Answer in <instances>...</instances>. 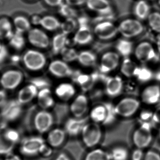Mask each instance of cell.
<instances>
[{"label": "cell", "instance_id": "20", "mask_svg": "<svg viewBox=\"0 0 160 160\" xmlns=\"http://www.w3.org/2000/svg\"><path fill=\"white\" fill-rule=\"evenodd\" d=\"M36 99L38 105L41 110H49L55 104V100L50 88L39 90Z\"/></svg>", "mask_w": 160, "mask_h": 160}, {"label": "cell", "instance_id": "50", "mask_svg": "<svg viewBox=\"0 0 160 160\" xmlns=\"http://www.w3.org/2000/svg\"><path fill=\"white\" fill-rule=\"evenodd\" d=\"M8 55V51L4 45L2 44L0 48V64L5 60Z\"/></svg>", "mask_w": 160, "mask_h": 160}, {"label": "cell", "instance_id": "3", "mask_svg": "<svg viewBox=\"0 0 160 160\" xmlns=\"http://www.w3.org/2000/svg\"><path fill=\"white\" fill-rule=\"evenodd\" d=\"M46 143V141L38 135L27 136L20 142V153L27 157H36L40 155L42 147Z\"/></svg>", "mask_w": 160, "mask_h": 160}, {"label": "cell", "instance_id": "62", "mask_svg": "<svg viewBox=\"0 0 160 160\" xmlns=\"http://www.w3.org/2000/svg\"><path fill=\"white\" fill-rule=\"evenodd\" d=\"M0 119H1V116H0Z\"/></svg>", "mask_w": 160, "mask_h": 160}, {"label": "cell", "instance_id": "33", "mask_svg": "<svg viewBox=\"0 0 160 160\" xmlns=\"http://www.w3.org/2000/svg\"><path fill=\"white\" fill-rule=\"evenodd\" d=\"M14 32L11 22L6 18L0 19V39H8Z\"/></svg>", "mask_w": 160, "mask_h": 160}, {"label": "cell", "instance_id": "7", "mask_svg": "<svg viewBox=\"0 0 160 160\" xmlns=\"http://www.w3.org/2000/svg\"><path fill=\"white\" fill-rule=\"evenodd\" d=\"M54 123V117L48 110H41L34 116L33 124L35 130L39 134L48 133Z\"/></svg>", "mask_w": 160, "mask_h": 160}, {"label": "cell", "instance_id": "47", "mask_svg": "<svg viewBox=\"0 0 160 160\" xmlns=\"http://www.w3.org/2000/svg\"><path fill=\"white\" fill-rule=\"evenodd\" d=\"M78 27L80 26H89V20L88 17L85 16H81L77 18Z\"/></svg>", "mask_w": 160, "mask_h": 160}, {"label": "cell", "instance_id": "16", "mask_svg": "<svg viewBox=\"0 0 160 160\" xmlns=\"http://www.w3.org/2000/svg\"><path fill=\"white\" fill-rule=\"evenodd\" d=\"M88 108V99L84 94L78 95L70 104L69 107L70 112L73 116L76 117H84Z\"/></svg>", "mask_w": 160, "mask_h": 160}, {"label": "cell", "instance_id": "54", "mask_svg": "<svg viewBox=\"0 0 160 160\" xmlns=\"http://www.w3.org/2000/svg\"><path fill=\"white\" fill-rule=\"evenodd\" d=\"M153 119L155 123H160V108L153 113Z\"/></svg>", "mask_w": 160, "mask_h": 160}, {"label": "cell", "instance_id": "52", "mask_svg": "<svg viewBox=\"0 0 160 160\" xmlns=\"http://www.w3.org/2000/svg\"><path fill=\"white\" fill-rule=\"evenodd\" d=\"M45 3L49 6L59 7L63 3L64 0H44Z\"/></svg>", "mask_w": 160, "mask_h": 160}, {"label": "cell", "instance_id": "41", "mask_svg": "<svg viewBox=\"0 0 160 160\" xmlns=\"http://www.w3.org/2000/svg\"><path fill=\"white\" fill-rule=\"evenodd\" d=\"M134 76H136L139 80L142 82L148 81L152 78L151 70L146 68H136L134 71Z\"/></svg>", "mask_w": 160, "mask_h": 160}, {"label": "cell", "instance_id": "36", "mask_svg": "<svg viewBox=\"0 0 160 160\" xmlns=\"http://www.w3.org/2000/svg\"><path fill=\"white\" fill-rule=\"evenodd\" d=\"M8 40L10 46L16 50L21 49L25 44V39L23 34L16 31L14 32Z\"/></svg>", "mask_w": 160, "mask_h": 160}, {"label": "cell", "instance_id": "24", "mask_svg": "<svg viewBox=\"0 0 160 160\" xmlns=\"http://www.w3.org/2000/svg\"><path fill=\"white\" fill-rule=\"evenodd\" d=\"M135 55L140 61H147L154 58L156 54L152 45L148 42H145L136 47Z\"/></svg>", "mask_w": 160, "mask_h": 160}, {"label": "cell", "instance_id": "28", "mask_svg": "<svg viewBox=\"0 0 160 160\" xmlns=\"http://www.w3.org/2000/svg\"><path fill=\"white\" fill-rule=\"evenodd\" d=\"M97 56L94 52L83 50L79 53L78 61L80 65L86 67H92L97 64Z\"/></svg>", "mask_w": 160, "mask_h": 160}, {"label": "cell", "instance_id": "59", "mask_svg": "<svg viewBox=\"0 0 160 160\" xmlns=\"http://www.w3.org/2000/svg\"><path fill=\"white\" fill-rule=\"evenodd\" d=\"M2 44H1V43H0V48H1V46H2Z\"/></svg>", "mask_w": 160, "mask_h": 160}, {"label": "cell", "instance_id": "58", "mask_svg": "<svg viewBox=\"0 0 160 160\" xmlns=\"http://www.w3.org/2000/svg\"><path fill=\"white\" fill-rule=\"evenodd\" d=\"M158 49L160 53V37L159 38L158 40Z\"/></svg>", "mask_w": 160, "mask_h": 160}, {"label": "cell", "instance_id": "29", "mask_svg": "<svg viewBox=\"0 0 160 160\" xmlns=\"http://www.w3.org/2000/svg\"><path fill=\"white\" fill-rule=\"evenodd\" d=\"M116 49L119 55L124 58H128L132 51V43L127 39H121L118 40L115 45Z\"/></svg>", "mask_w": 160, "mask_h": 160}, {"label": "cell", "instance_id": "42", "mask_svg": "<svg viewBox=\"0 0 160 160\" xmlns=\"http://www.w3.org/2000/svg\"><path fill=\"white\" fill-rule=\"evenodd\" d=\"M31 84L36 86L38 91L44 88H50L51 85L49 80L45 77L34 78L31 80Z\"/></svg>", "mask_w": 160, "mask_h": 160}, {"label": "cell", "instance_id": "63", "mask_svg": "<svg viewBox=\"0 0 160 160\" xmlns=\"http://www.w3.org/2000/svg\"><path fill=\"white\" fill-rule=\"evenodd\" d=\"M30 1H32V0H30Z\"/></svg>", "mask_w": 160, "mask_h": 160}, {"label": "cell", "instance_id": "49", "mask_svg": "<svg viewBox=\"0 0 160 160\" xmlns=\"http://www.w3.org/2000/svg\"><path fill=\"white\" fill-rule=\"evenodd\" d=\"M8 101L7 94L5 91L0 90V109L4 106Z\"/></svg>", "mask_w": 160, "mask_h": 160}, {"label": "cell", "instance_id": "21", "mask_svg": "<svg viewBox=\"0 0 160 160\" xmlns=\"http://www.w3.org/2000/svg\"><path fill=\"white\" fill-rule=\"evenodd\" d=\"M67 135L64 129L59 128L52 129L48 133L47 143L52 148L60 147L64 142Z\"/></svg>", "mask_w": 160, "mask_h": 160}, {"label": "cell", "instance_id": "56", "mask_svg": "<svg viewBox=\"0 0 160 160\" xmlns=\"http://www.w3.org/2000/svg\"><path fill=\"white\" fill-rule=\"evenodd\" d=\"M41 18L37 16L33 17L32 19V23L34 24H40V20H41Z\"/></svg>", "mask_w": 160, "mask_h": 160}, {"label": "cell", "instance_id": "61", "mask_svg": "<svg viewBox=\"0 0 160 160\" xmlns=\"http://www.w3.org/2000/svg\"><path fill=\"white\" fill-rule=\"evenodd\" d=\"M159 136H160V130L159 131Z\"/></svg>", "mask_w": 160, "mask_h": 160}, {"label": "cell", "instance_id": "18", "mask_svg": "<svg viewBox=\"0 0 160 160\" xmlns=\"http://www.w3.org/2000/svg\"><path fill=\"white\" fill-rule=\"evenodd\" d=\"M87 123L86 118L73 116L67 120L64 129L67 135L71 137H76L81 135L84 127Z\"/></svg>", "mask_w": 160, "mask_h": 160}, {"label": "cell", "instance_id": "46", "mask_svg": "<svg viewBox=\"0 0 160 160\" xmlns=\"http://www.w3.org/2000/svg\"><path fill=\"white\" fill-rule=\"evenodd\" d=\"M143 157V153L142 149L137 148L132 154V160H142Z\"/></svg>", "mask_w": 160, "mask_h": 160}, {"label": "cell", "instance_id": "10", "mask_svg": "<svg viewBox=\"0 0 160 160\" xmlns=\"http://www.w3.org/2000/svg\"><path fill=\"white\" fill-rule=\"evenodd\" d=\"M22 79L23 75L21 71L10 70L3 73L0 79V83L4 89L14 90L19 86Z\"/></svg>", "mask_w": 160, "mask_h": 160}, {"label": "cell", "instance_id": "9", "mask_svg": "<svg viewBox=\"0 0 160 160\" xmlns=\"http://www.w3.org/2000/svg\"><path fill=\"white\" fill-rule=\"evenodd\" d=\"M118 33L125 38L134 37L141 34L143 27L142 24L137 20L128 19L119 23L118 27Z\"/></svg>", "mask_w": 160, "mask_h": 160}, {"label": "cell", "instance_id": "22", "mask_svg": "<svg viewBox=\"0 0 160 160\" xmlns=\"http://www.w3.org/2000/svg\"><path fill=\"white\" fill-rule=\"evenodd\" d=\"M86 5L88 9L98 14L113 12L112 7L108 0H87Z\"/></svg>", "mask_w": 160, "mask_h": 160}, {"label": "cell", "instance_id": "11", "mask_svg": "<svg viewBox=\"0 0 160 160\" xmlns=\"http://www.w3.org/2000/svg\"><path fill=\"white\" fill-rule=\"evenodd\" d=\"M94 33L99 39L108 40L115 37L118 32V27L113 22H103L96 23Z\"/></svg>", "mask_w": 160, "mask_h": 160}, {"label": "cell", "instance_id": "23", "mask_svg": "<svg viewBox=\"0 0 160 160\" xmlns=\"http://www.w3.org/2000/svg\"><path fill=\"white\" fill-rule=\"evenodd\" d=\"M93 35L89 26H80L73 38L74 43L84 46L92 42Z\"/></svg>", "mask_w": 160, "mask_h": 160}, {"label": "cell", "instance_id": "26", "mask_svg": "<svg viewBox=\"0 0 160 160\" xmlns=\"http://www.w3.org/2000/svg\"><path fill=\"white\" fill-rule=\"evenodd\" d=\"M142 100L148 105H154L159 101L160 88L158 85H151L147 87L142 93Z\"/></svg>", "mask_w": 160, "mask_h": 160}, {"label": "cell", "instance_id": "25", "mask_svg": "<svg viewBox=\"0 0 160 160\" xmlns=\"http://www.w3.org/2000/svg\"><path fill=\"white\" fill-rule=\"evenodd\" d=\"M76 90L73 85L63 83L57 86L55 90L56 96L64 101H67L73 98L76 95Z\"/></svg>", "mask_w": 160, "mask_h": 160}, {"label": "cell", "instance_id": "1", "mask_svg": "<svg viewBox=\"0 0 160 160\" xmlns=\"http://www.w3.org/2000/svg\"><path fill=\"white\" fill-rule=\"evenodd\" d=\"M89 117L92 122L109 126L115 122L118 116L115 105L110 102H102L97 104L91 109Z\"/></svg>", "mask_w": 160, "mask_h": 160}, {"label": "cell", "instance_id": "39", "mask_svg": "<svg viewBox=\"0 0 160 160\" xmlns=\"http://www.w3.org/2000/svg\"><path fill=\"white\" fill-rule=\"evenodd\" d=\"M111 160H128L129 153L127 148L123 147H116L110 152Z\"/></svg>", "mask_w": 160, "mask_h": 160}, {"label": "cell", "instance_id": "51", "mask_svg": "<svg viewBox=\"0 0 160 160\" xmlns=\"http://www.w3.org/2000/svg\"><path fill=\"white\" fill-rule=\"evenodd\" d=\"M66 3L72 6H81L86 3L87 0H65Z\"/></svg>", "mask_w": 160, "mask_h": 160}, {"label": "cell", "instance_id": "14", "mask_svg": "<svg viewBox=\"0 0 160 160\" xmlns=\"http://www.w3.org/2000/svg\"><path fill=\"white\" fill-rule=\"evenodd\" d=\"M104 92L108 96L115 98L121 95L124 89V83L119 76H108L104 82Z\"/></svg>", "mask_w": 160, "mask_h": 160}, {"label": "cell", "instance_id": "35", "mask_svg": "<svg viewBox=\"0 0 160 160\" xmlns=\"http://www.w3.org/2000/svg\"><path fill=\"white\" fill-rule=\"evenodd\" d=\"M134 13L140 19H144L148 16L149 7L148 4L144 0L139 1L134 7Z\"/></svg>", "mask_w": 160, "mask_h": 160}, {"label": "cell", "instance_id": "57", "mask_svg": "<svg viewBox=\"0 0 160 160\" xmlns=\"http://www.w3.org/2000/svg\"><path fill=\"white\" fill-rule=\"evenodd\" d=\"M156 79L158 80L159 81H160V71L157 72V73L156 74Z\"/></svg>", "mask_w": 160, "mask_h": 160}, {"label": "cell", "instance_id": "32", "mask_svg": "<svg viewBox=\"0 0 160 160\" xmlns=\"http://www.w3.org/2000/svg\"><path fill=\"white\" fill-rule=\"evenodd\" d=\"M84 160H111L110 152L101 148H95L89 151Z\"/></svg>", "mask_w": 160, "mask_h": 160}, {"label": "cell", "instance_id": "37", "mask_svg": "<svg viewBox=\"0 0 160 160\" xmlns=\"http://www.w3.org/2000/svg\"><path fill=\"white\" fill-rule=\"evenodd\" d=\"M59 12L61 16L65 18H76L78 17V11L74 7L67 3H63L59 7Z\"/></svg>", "mask_w": 160, "mask_h": 160}, {"label": "cell", "instance_id": "53", "mask_svg": "<svg viewBox=\"0 0 160 160\" xmlns=\"http://www.w3.org/2000/svg\"><path fill=\"white\" fill-rule=\"evenodd\" d=\"M3 160H23L21 156L12 152L4 157Z\"/></svg>", "mask_w": 160, "mask_h": 160}, {"label": "cell", "instance_id": "12", "mask_svg": "<svg viewBox=\"0 0 160 160\" xmlns=\"http://www.w3.org/2000/svg\"><path fill=\"white\" fill-rule=\"evenodd\" d=\"M119 63V55L118 53L107 52L102 56L99 70L103 74H108L118 67Z\"/></svg>", "mask_w": 160, "mask_h": 160}, {"label": "cell", "instance_id": "27", "mask_svg": "<svg viewBox=\"0 0 160 160\" xmlns=\"http://www.w3.org/2000/svg\"><path fill=\"white\" fill-rule=\"evenodd\" d=\"M51 43L52 53L55 55L59 54L68 43V36L62 33L57 34L54 36Z\"/></svg>", "mask_w": 160, "mask_h": 160}, {"label": "cell", "instance_id": "5", "mask_svg": "<svg viewBox=\"0 0 160 160\" xmlns=\"http://www.w3.org/2000/svg\"><path fill=\"white\" fill-rule=\"evenodd\" d=\"M22 59L25 67L31 71L41 70L47 64L46 55L36 50H28L24 53Z\"/></svg>", "mask_w": 160, "mask_h": 160}, {"label": "cell", "instance_id": "34", "mask_svg": "<svg viewBox=\"0 0 160 160\" xmlns=\"http://www.w3.org/2000/svg\"><path fill=\"white\" fill-rule=\"evenodd\" d=\"M78 28V24L77 18H66V19L61 23V28L62 33L66 35L70 34Z\"/></svg>", "mask_w": 160, "mask_h": 160}, {"label": "cell", "instance_id": "17", "mask_svg": "<svg viewBox=\"0 0 160 160\" xmlns=\"http://www.w3.org/2000/svg\"><path fill=\"white\" fill-rule=\"evenodd\" d=\"M48 70L52 75L58 78L70 77L73 71L68 63L62 60L52 62L49 65Z\"/></svg>", "mask_w": 160, "mask_h": 160}, {"label": "cell", "instance_id": "43", "mask_svg": "<svg viewBox=\"0 0 160 160\" xmlns=\"http://www.w3.org/2000/svg\"><path fill=\"white\" fill-rule=\"evenodd\" d=\"M148 22L150 27L156 32H160V14L154 12L150 14L148 17Z\"/></svg>", "mask_w": 160, "mask_h": 160}, {"label": "cell", "instance_id": "6", "mask_svg": "<svg viewBox=\"0 0 160 160\" xmlns=\"http://www.w3.org/2000/svg\"><path fill=\"white\" fill-rule=\"evenodd\" d=\"M0 110L1 119L5 123H13L20 118L23 112V105L17 99L8 100Z\"/></svg>", "mask_w": 160, "mask_h": 160}, {"label": "cell", "instance_id": "2", "mask_svg": "<svg viewBox=\"0 0 160 160\" xmlns=\"http://www.w3.org/2000/svg\"><path fill=\"white\" fill-rule=\"evenodd\" d=\"M19 132L6 124L0 125V156L5 157L13 152L21 142Z\"/></svg>", "mask_w": 160, "mask_h": 160}, {"label": "cell", "instance_id": "4", "mask_svg": "<svg viewBox=\"0 0 160 160\" xmlns=\"http://www.w3.org/2000/svg\"><path fill=\"white\" fill-rule=\"evenodd\" d=\"M82 142L88 148H94L99 144L102 136L100 125L94 122H88L81 134Z\"/></svg>", "mask_w": 160, "mask_h": 160}, {"label": "cell", "instance_id": "40", "mask_svg": "<svg viewBox=\"0 0 160 160\" xmlns=\"http://www.w3.org/2000/svg\"><path fill=\"white\" fill-rule=\"evenodd\" d=\"M78 54L74 48L66 47L62 50L60 54L63 61L68 63L78 60Z\"/></svg>", "mask_w": 160, "mask_h": 160}, {"label": "cell", "instance_id": "31", "mask_svg": "<svg viewBox=\"0 0 160 160\" xmlns=\"http://www.w3.org/2000/svg\"><path fill=\"white\" fill-rule=\"evenodd\" d=\"M13 24L16 32L23 34L28 32L31 28V23L29 20L23 16H17L13 20Z\"/></svg>", "mask_w": 160, "mask_h": 160}, {"label": "cell", "instance_id": "60", "mask_svg": "<svg viewBox=\"0 0 160 160\" xmlns=\"http://www.w3.org/2000/svg\"><path fill=\"white\" fill-rule=\"evenodd\" d=\"M159 4H160V0H159Z\"/></svg>", "mask_w": 160, "mask_h": 160}, {"label": "cell", "instance_id": "48", "mask_svg": "<svg viewBox=\"0 0 160 160\" xmlns=\"http://www.w3.org/2000/svg\"><path fill=\"white\" fill-rule=\"evenodd\" d=\"M144 160H160V156L154 151H148L146 154Z\"/></svg>", "mask_w": 160, "mask_h": 160}, {"label": "cell", "instance_id": "38", "mask_svg": "<svg viewBox=\"0 0 160 160\" xmlns=\"http://www.w3.org/2000/svg\"><path fill=\"white\" fill-rule=\"evenodd\" d=\"M137 67L135 66L133 62L128 58H125L122 62L120 68L121 73L126 77L129 78L134 76V71Z\"/></svg>", "mask_w": 160, "mask_h": 160}, {"label": "cell", "instance_id": "15", "mask_svg": "<svg viewBox=\"0 0 160 160\" xmlns=\"http://www.w3.org/2000/svg\"><path fill=\"white\" fill-rule=\"evenodd\" d=\"M151 129L140 126L133 134L132 140L135 146L138 148L143 149L148 147L152 140Z\"/></svg>", "mask_w": 160, "mask_h": 160}, {"label": "cell", "instance_id": "13", "mask_svg": "<svg viewBox=\"0 0 160 160\" xmlns=\"http://www.w3.org/2000/svg\"><path fill=\"white\" fill-rule=\"evenodd\" d=\"M28 39L30 44L39 49H47L50 44L48 36L38 28H32L28 32Z\"/></svg>", "mask_w": 160, "mask_h": 160}, {"label": "cell", "instance_id": "19", "mask_svg": "<svg viewBox=\"0 0 160 160\" xmlns=\"http://www.w3.org/2000/svg\"><path fill=\"white\" fill-rule=\"evenodd\" d=\"M38 92L37 87L30 84L23 86L19 91L16 99L23 106L36 99Z\"/></svg>", "mask_w": 160, "mask_h": 160}, {"label": "cell", "instance_id": "8", "mask_svg": "<svg viewBox=\"0 0 160 160\" xmlns=\"http://www.w3.org/2000/svg\"><path fill=\"white\" fill-rule=\"evenodd\" d=\"M140 106V102L136 99L127 97L119 101L115 105V108L118 116L129 118L136 113Z\"/></svg>", "mask_w": 160, "mask_h": 160}, {"label": "cell", "instance_id": "44", "mask_svg": "<svg viewBox=\"0 0 160 160\" xmlns=\"http://www.w3.org/2000/svg\"><path fill=\"white\" fill-rule=\"evenodd\" d=\"M115 18L114 12L106 13V14H98V16L94 19V21L96 23L103 22H113Z\"/></svg>", "mask_w": 160, "mask_h": 160}, {"label": "cell", "instance_id": "45", "mask_svg": "<svg viewBox=\"0 0 160 160\" xmlns=\"http://www.w3.org/2000/svg\"><path fill=\"white\" fill-rule=\"evenodd\" d=\"M52 147L49 145L46 142V143L44 145L41 152H40V155L46 157H49L51 156L52 153Z\"/></svg>", "mask_w": 160, "mask_h": 160}, {"label": "cell", "instance_id": "55", "mask_svg": "<svg viewBox=\"0 0 160 160\" xmlns=\"http://www.w3.org/2000/svg\"><path fill=\"white\" fill-rule=\"evenodd\" d=\"M54 160H71L69 157L65 153H62L59 154Z\"/></svg>", "mask_w": 160, "mask_h": 160}, {"label": "cell", "instance_id": "30", "mask_svg": "<svg viewBox=\"0 0 160 160\" xmlns=\"http://www.w3.org/2000/svg\"><path fill=\"white\" fill-rule=\"evenodd\" d=\"M39 25L47 31H54L60 28L61 23L56 17L48 15L41 18Z\"/></svg>", "mask_w": 160, "mask_h": 160}]
</instances>
